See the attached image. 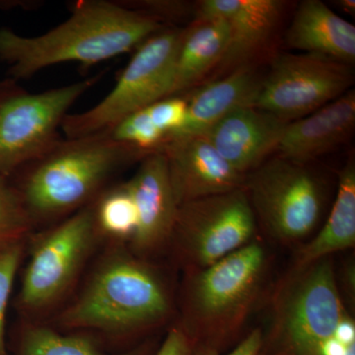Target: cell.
<instances>
[{"instance_id": "6da1fadb", "label": "cell", "mask_w": 355, "mask_h": 355, "mask_svg": "<svg viewBox=\"0 0 355 355\" xmlns=\"http://www.w3.org/2000/svg\"><path fill=\"white\" fill-rule=\"evenodd\" d=\"M162 27L157 18L121 2L83 0L69 19L40 36L0 30V58L18 79L64 62L92 67L137 48Z\"/></svg>"}, {"instance_id": "7a4b0ae2", "label": "cell", "mask_w": 355, "mask_h": 355, "mask_svg": "<svg viewBox=\"0 0 355 355\" xmlns=\"http://www.w3.org/2000/svg\"><path fill=\"white\" fill-rule=\"evenodd\" d=\"M148 154L103 132L60 139L26 165L18 196L31 220L58 216L89 202L116 170Z\"/></svg>"}, {"instance_id": "3957f363", "label": "cell", "mask_w": 355, "mask_h": 355, "mask_svg": "<svg viewBox=\"0 0 355 355\" xmlns=\"http://www.w3.org/2000/svg\"><path fill=\"white\" fill-rule=\"evenodd\" d=\"M170 311L171 298L160 275L135 257L116 254L98 268L60 322L69 328L130 333L161 323Z\"/></svg>"}, {"instance_id": "277c9868", "label": "cell", "mask_w": 355, "mask_h": 355, "mask_svg": "<svg viewBox=\"0 0 355 355\" xmlns=\"http://www.w3.org/2000/svg\"><path fill=\"white\" fill-rule=\"evenodd\" d=\"M268 259L252 241L209 268L191 272L184 296V329L214 345L234 334L260 295Z\"/></svg>"}, {"instance_id": "5b68a950", "label": "cell", "mask_w": 355, "mask_h": 355, "mask_svg": "<svg viewBox=\"0 0 355 355\" xmlns=\"http://www.w3.org/2000/svg\"><path fill=\"white\" fill-rule=\"evenodd\" d=\"M183 32L162 30L140 44L118 83L102 101L83 113L65 116L62 130L67 139L104 132L125 116L170 97Z\"/></svg>"}, {"instance_id": "8992f818", "label": "cell", "mask_w": 355, "mask_h": 355, "mask_svg": "<svg viewBox=\"0 0 355 355\" xmlns=\"http://www.w3.org/2000/svg\"><path fill=\"white\" fill-rule=\"evenodd\" d=\"M329 258L293 268L273 305V333L289 355H321L345 317Z\"/></svg>"}, {"instance_id": "52a82bcc", "label": "cell", "mask_w": 355, "mask_h": 355, "mask_svg": "<svg viewBox=\"0 0 355 355\" xmlns=\"http://www.w3.org/2000/svg\"><path fill=\"white\" fill-rule=\"evenodd\" d=\"M256 216L243 188L184 202L173 237L190 272L209 268L252 242Z\"/></svg>"}, {"instance_id": "ba28073f", "label": "cell", "mask_w": 355, "mask_h": 355, "mask_svg": "<svg viewBox=\"0 0 355 355\" xmlns=\"http://www.w3.org/2000/svg\"><path fill=\"white\" fill-rule=\"evenodd\" d=\"M250 202L266 232L282 243L298 241L315 228L323 191L304 165L273 158L248 180Z\"/></svg>"}, {"instance_id": "9c48e42d", "label": "cell", "mask_w": 355, "mask_h": 355, "mask_svg": "<svg viewBox=\"0 0 355 355\" xmlns=\"http://www.w3.org/2000/svg\"><path fill=\"white\" fill-rule=\"evenodd\" d=\"M97 79L0 100V174L25 167L57 144L69 109Z\"/></svg>"}, {"instance_id": "30bf717a", "label": "cell", "mask_w": 355, "mask_h": 355, "mask_svg": "<svg viewBox=\"0 0 355 355\" xmlns=\"http://www.w3.org/2000/svg\"><path fill=\"white\" fill-rule=\"evenodd\" d=\"M349 64L315 53L275 58L261 79L254 108L282 120H299L345 94L354 83Z\"/></svg>"}, {"instance_id": "8fae6325", "label": "cell", "mask_w": 355, "mask_h": 355, "mask_svg": "<svg viewBox=\"0 0 355 355\" xmlns=\"http://www.w3.org/2000/svg\"><path fill=\"white\" fill-rule=\"evenodd\" d=\"M96 230L89 205L40 240L23 277L20 300L26 309H44L64 293L89 253Z\"/></svg>"}, {"instance_id": "7c38bea8", "label": "cell", "mask_w": 355, "mask_h": 355, "mask_svg": "<svg viewBox=\"0 0 355 355\" xmlns=\"http://www.w3.org/2000/svg\"><path fill=\"white\" fill-rule=\"evenodd\" d=\"M159 150L167 159L178 205L243 188L244 175L221 157L202 135L168 140Z\"/></svg>"}, {"instance_id": "4fadbf2b", "label": "cell", "mask_w": 355, "mask_h": 355, "mask_svg": "<svg viewBox=\"0 0 355 355\" xmlns=\"http://www.w3.org/2000/svg\"><path fill=\"white\" fill-rule=\"evenodd\" d=\"M127 184L139 217L133 246L140 253L153 252L171 239L179 209L164 153L154 151L142 159Z\"/></svg>"}, {"instance_id": "5bb4252c", "label": "cell", "mask_w": 355, "mask_h": 355, "mask_svg": "<svg viewBox=\"0 0 355 355\" xmlns=\"http://www.w3.org/2000/svg\"><path fill=\"white\" fill-rule=\"evenodd\" d=\"M287 123L275 114L246 107L231 112L202 135L231 167L244 175L275 151Z\"/></svg>"}, {"instance_id": "9a60e30c", "label": "cell", "mask_w": 355, "mask_h": 355, "mask_svg": "<svg viewBox=\"0 0 355 355\" xmlns=\"http://www.w3.org/2000/svg\"><path fill=\"white\" fill-rule=\"evenodd\" d=\"M355 125V92L349 90L310 116L287 123L275 151L303 165L343 144Z\"/></svg>"}, {"instance_id": "2e32d148", "label": "cell", "mask_w": 355, "mask_h": 355, "mask_svg": "<svg viewBox=\"0 0 355 355\" xmlns=\"http://www.w3.org/2000/svg\"><path fill=\"white\" fill-rule=\"evenodd\" d=\"M261 84L260 76L249 67H239L224 78L205 84L187 101L183 128L169 140L202 135L231 112L254 107Z\"/></svg>"}, {"instance_id": "e0dca14e", "label": "cell", "mask_w": 355, "mask_h": 355, "mask_svg": "<svg viewBox=\"0 0 355 355\" xmlns=\"http://www.w3.org/2000/svg\"><path fill=\"white\" fill-rule=\"evenodd\" d=\"M284 4L279 0H205L198 6L200 20H225L231 43L222 62H241L265 43L277 25Z\"/></svg>"}, {"instance_id": "ac0fdd59", "label": "cell", "mask_w": 355, "mask_h": 355, "mask_svg": "<svg viewBox=\"0 0 355 355\" xmlns=\"http://www.w3.org/2000/svg\"><path fill=\"white\" fill-rule=\"evenodd\" d=\"M286 44L305 53L333 58L345 64L355 60V28L320 0L298 6L286 35Z\"/></svg>"}, {"instance_id": "d6986e66", "label": "cell", "mask_w": 355, "mask_h": 355, "mask_svg": "<svg viewBox=\"0 0 355 355\" xmlns=\"http://www.w3.org/2000/svg\"><path fill=\"white\" fill-rule=\"evenodd\" d=\"M231 43V28L225 20H198L183 32L174 69L171 96L198 83L217 62H222Z\"/></svg>"}, {"instance_id": "ffe728a7", "label": "cell", "mask_w": 355, "mask_h": 355, "mask_svg": "<svg viewBox=\"0 0 355 355\" xmlns=\"http://www.w3.org/2000/svg\"><path fill=\"white\" fill-rule=\"evenodd\" d=\"M355 245V166L349 161L340 176L338 195L328 220L319 234L307 243L295 257L294 268H302L330 258L331 254Z\"/></svg>"}, {"instance_id": "44dd1931", "label": "cell", "mask_w": 355, "mask_h": 355, "mask_svg": "<svg viewBox=\"0 0 355 355\" xmlns=\"http://www.w3.org/2000/svg\"><path fill=\"white\" fill-rule=\"evenodd\" d=\"M92 205L96 229L116 239L130 241L139 225L137 207L128 184L104 191Z\"/></svg>"}, {"instance_id": "7402d4cb", "label": "cell", "mask_w": 355, "mask_h": 355, "mask_svg": "<svg viewBox=\"0 0 355 355\" xmlns=\"http://www.w3.org/2000/svg\"><path fill=\"white\" fill-rule=\"evenodd\" d=\"M102 132L119 144L147 153L159 150L166 141L164 133L154 125L146 108L125 116Z\"/></svg>"}, {"instance_id": "603a6c76", "label": "cell", "mask_w": 355, "mask_h": 355, "mask_svg": "<svg viewBox=\"0 0 355 355\" xmlns=\"http://www.w3.org/2000/svg\"><path fill=\"white\" fill-rule=\"evenodd\" d=\"M22 355H107L89 340L60 335L46 328H33L23 340ZM119 355H139L137 352Z\"/></svg>"}, {"instance_id": "cb8c5ba5", "label": "cell", "mask_w": 355, "mask_h": 355, "mask_svg": "<svg viewBox=\"0 0 355 355\" xmlns=\"http://www.w3.org/2000/svg\"><path fill=\"white\" fill-rule=\"evenodd\" d=\"M30 221L18 193L0 183V256L21 245Z\"/></svg>"}, {"instance_id": "d4e9b609", "label": "cell", "mask_w": 355, "mask_h": 355, "mask_svg": "<svg viewBox=\"0 0 355 355\" xmlns=\"http://www.w3.org/2000/svg\"><path fill=\"white\" fill-rule=\"evenodd\" d=\"M146 110L154 125L164 133L167 141L183 128L188 104L181 98L167 97L153 103Z\"/></svg>"}, {"instance_id": "484cf974", "label": "cell", "mask_w": 355, "mask_h": 355, "mask_svg": "<svg viewBox=\"0 0 355 355\" xmlns=\"http://www.w3.org/2000/svg\"><path fill=\"white\" fill-rule=\"evenodd\" d=\"M22 247L21 245L8 250L0 256V355H6V316L7 306L12 291L14 279L19 266Z\"/></svg>"}, {"instance_id": "4316f807", "label": "cell", "mask_w": 355, "mask_h": 355, "mask_svg": "<svg viewBox=\"0 0 355 355\" xmlns=\"http://www.w3.org/2000/svg\"><path fill=\"white\" fill-rule=\"evenodd\" d=\"M263 336L260 329H256L238 345L233 352L226 355H259L263 347ZM193 355H221L216 347L200 343L193 349Z\"/></svg>"}, {"instance_id": "83f0119b", "label": "cell", "mask_w": 355, "mask_h": 355, "mask_svg": "<svg viewBox=\"0 0 355 355\" xmlns=\"http://www.w3.org/2000/svg\"><path fill=\"white\" fill-rule=\"evenodd\" d=\"M191 338L183 326L171 329L156 355H193Z\"/></svg>"}, {"instance_id": "f1b7e54d", "label": "cell", "mask_w": 355, "mask_h": 355, "mask_svg": "<svg viewBox=\"0 0 355 355\" xmlns=\"http://www.w3.org/2000/svg\"><path fill=\"white\" fill-rule=\"evenodd\" d=\"M334 338L345 347L355 343V324L350 318L345 316L336 324Z\"/></svg>"}, {"instance_id": "f546056e", "label": "cell", "mask_w": 355, "mask_h": 355, "mask_svg": "<svg viewBox=\"0 0 355 355\" xmlns=\"http://www.w3.org/2000/svg\"><path fill=\"white\" fill-rule=\"evenodd\" d=\"M347 349L349 347H345L331 336L322 345L321 355H347Z\"/></svg>"}, {"instance_id": "4dcf8cb0", "label": "cell", "mask_w": 355, "mask_h": 355, "mask_svg": "<svg viewBox=\"0 0 355 355\" xmlns=\"http://www.w3.org/2000/svg\"><path fill=\"white\" fill-rule=\"evenodd\" d=\"M345 277L343 279V282H345L347 287V291H349V295H352V293H354V266L349 265L347 266V268L345 270Z\"/></svg>"}, {"instance_id": "1f68e13d", "label": "cell", "mask_w": 355, "mask_h": 355, "mask_svg": "<svg viewBox=\"0 0 355 355\" xmlns=\"http://www.w3.org/2000/svg\"><path fill=\"white\" fill-rule=\"evenodd\" d=\"M338 6L342 7L343 10L347 11V13H354L355 1L354 0H340L338 2Z\"/></svg>"}, {"instance_id": "d6a6232c", "label": "cell", "mask_w": 355, "mask_h": 355, "mask_svg": "<svg viewBox=\"0 0 355 355\" xmlns=\"http://www.w3.org/2000/svg\"><path fill=\"white\" fill-rule=\"evenodd\" d=\"M347 355H355V345H349Z\"/></svg>"}]
</instances>
